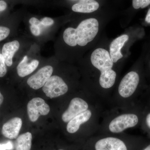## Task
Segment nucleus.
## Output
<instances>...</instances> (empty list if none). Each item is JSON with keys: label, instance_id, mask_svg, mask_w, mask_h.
I'll use <instances>...</instances> for the list:
<instances>
[{"label": "nucleus", "instance_id": "obj_1", "mask_svg": "<svg viewBox=\"0 0 150 150\" xmlns=\"http://www.w3.org/2000/svg\"><path fill=\"white\" fill-rule=\"evenodd\" d=\"M98 29L99 23L96 19H87L81 22L76 29L69 27L65 30L63 38L69 46H85L93 40Z\"/></svg>", "mask_w": 150, "mask_h": 150}, {"label": "nucleus", "instance_id": "obj_2", "mask_svg": "<svg viewBox=\"0 0 150 150\" xmlns=\"http://www.w3.org/2000/svg\"><path fill=\"white\" fill-rule=\"evenodd\" d=\"M92 150H130L128 142L116 137L100 138L93 142Z\"/></svg>", "mask_w": 150, "mask_h": 150}, {"label": "nucleus", "instance_id": "obj_3", "mask_svg": "<svg viewBox=\"0 0 150 150\" xmlns=\"http://www.w3.org/2000/svg\"><path fill=\"white\" fill-rule=\"evenodd\" d=\"M43 91L48 97L55 98L67 93L68 87L62 78L54 76L46 82L43 86Z\"/></svg>", "mask_w": 150, "mask_h": 150}, {"label": "nucleus", "instance_id": "obj_4", "mask_svg": "<svg viewBox=\"0 0 150 150\" xmlns=\"http://www.w3.org/2000/svg\"><path fill=\"white\" fill-rule=\"evenodd\" d=\"M138 116L134 114L126 113L119 115L113 119L109 125V131L114 134H119L138 124Z\"/></svg>", "mask_w": 150, "mask_h": 150}, {"label": "nucleus", "instance_id": "obj_5", "mask_svg": "<svg viewBox=\"0 0 150 150\" xmlns=\"http://www.w3.org/2000/svg\"><path fill=\"white\" fill-rule=\"evenodd\" d=\"M91 61L93 67L103 73L112 69L113 63L108 51L103 48L96 49L91 54Z\"/></svg>", "mask_w": 150, "mask_h": 150}, {"label": "nucleus", "instance_id": "obj_6", "mask_svg": "<svg viewBox=\"0 0 150 150\" xmlns=\"http://www.w3.org/2000/svg\"><path fill=\"white\" fill-rule=\"evenodd\" d=\"M139 82V76L137 72L131 71L125 75L118 87V93L122 97L127 98L135 92Z\"/></svg>", "mask_w": 150, "mask_h": 150}, {"label": "nucleus", "instance_id": "obj_7", "mask_svg": "<svg viewBox=\"0 0 150 150\" xmlns=\"http://www.w3.org/2000/svg\"><path fill=\"white\" fill-rule=\"evenodd\" d=\"M27 112L31 122L37 121L40 115H48L50 108L45 100L40 98H35L29 101L27 105Z\"/></svg>", "mask_w": 150, "mask_h": 150}, {"label": "nucleus", "instance_id": "obj_8", "mask_svg": "<svg viewBox=\"0 0 150 150\" xmlns=\"http://www.w3.org/2000/svg\"><path fill=\"white\" fill-rule=\"evenodd\" d=\"M87 103L80 98H75L71 100L68 109L63 113L62 119L68 123L79 114L88 110Z\"/></svg>", "mask_w": 150, "mask_h": 150}, {"label": "nucleus", "instance_id": "obj_9", "mask_svg": "<svg viewBox=\"0 0 150 150\" xmlns=\"http://www.w3.org/2000/svg\"><path fill=\"white\" fill-rule=\"evenodd\" d=\"M53 67L50 66L42 67L37 72L28 78L27 83L31 88L38 90L44 86L51 76Z\"/></svg>", "mask_w": 150, "mask_h": 150}, {"label": "nucleus", "instance_id": "obj_10", "mask_svg": "<svg viewBox=\"0 0 150 150\" xmlns=\"http://www.w3.org/2000/svg\"><path fill=\"white\" fill-rule=\"evenodd\" d=\"M22 125L21 118L15 117L4 124L2 129V134L4 137L14 139L18 137L19 133Z\"/></svg>", "mask_w": 150, "mask_h": 150}, {"label": "nucleus", "instance_id": "obj_11", "mask_svg": "<svg viewBox=\"0 0 150 150\" xmlns=\"http://www.w3.org/2000/svg\"><path fill=\"white\" fill-rule=\"evenodd\" d=\"M129 39V36L124 34L115 38L110 43L109 54L113 63H116L123 57L121 49Z\"/></svg>", "mask_w": 150, "mask_h": 150}, {"label": "nucleus", "instance_id": "obj_12", "mask_svg": "<svg viewBox=\"0 0 150 150\" xmlns=\"http://www.w3.org/2000/svg\"><path fill=\"white\" fill-rule=\"evenodd\" d=\"M91 115V110H87L75 116L68 122L67 127L68 133L70 134L76 133L79 129L81 125L88 121Z\"/></svg>", "mask_w": 150, "mask_h": 150}, {"label": "nucleus", "instance_id": "obj_13", "mask_svg": "<svg viewBox=\"0 0 150 150\" xmlns=\"http://www.w3.org/2000/svg\"><path fill=\"white\" fill-rule=\"evenodd\" d=\"M19 47V43L16 40L6 43L3 46L1 54L8 67H11L12 65L13 58Z\"/></svg>", "mask_w": 150, "mask_h": 150}, {"label": "nucleus", "instance_id": "obj_14", "mask_svg": "<svg viewBox=\"0 0 150 150\" xmlns=\"http://www.w3.org/2000/svg\"><path fill=\"white\" fill-rule=\"evenodd\" d=\"M99 7V4L95 0H79V2L73 6L72 10L76 12L90 13Z\"/></svg>", "mask_w": 150, "mask_h": 150}, {"label": "nucleus", "instance_id": "obj_15", "mask_svg": "<svg viewBox=\"0 0 150 150\" xmlns=\"http://www.w3.org/2000/svg\"><path fill=\"white\" fill-rule=\"evenodd\" d=\"M28 61L27 56H25L17 67L18 74L21 77H25L30 74L37 69L39 64V62L37 60H33L29 63Z\"/></svg>", "mask_w": 150, "mask_h": 150}, {"label": "nucleus", "instance_id": "obj_16", "mask_svg": "<svg viewBox=\"0 0 150 150\" xmlns=\"http://www.w3.org/2000/svg\"><path fill=\"white\" fill-rule=\"evenodd\" d=\"M116 77V73L112 69L100 73L99 78L100 84L103 88H110L115 83Z\"/></svg>", "mask_w": 150, "mask_h": 150}, {"label": "nucleus", "instance_id": "obj_17", "mask_svg": "<svg viewBox=\"0 0 150 150\" xmlns=\"http://www.w3.org/2000/svg\"><path fill=\"white\" fill-rule=\"evenodd\" d=\"M32 139V134L30 132L20 135L16 139V150H30Z\"/></svg>", "mask_w": 150, "mask_h": 150}, {"label": "nucleus", "instance_id": "obj_18", "mask_svg": "<svg viewBox=\"0 0 150 150\" xmlns=\"http://www.w3.org/2000/svg\"><path fill=\"white\" fill-rule=\"evenodd\" d=\"M150 4V0H133L132 5L136 9L144 8Z\"/></svg>", "mask_w": 150, "mask_h": 150}, {"label": "nucleus", "instance_id": "obj_19", "mask_svg": "<svg viewBox=\"0 0 150 150\" xmlns=\"http://www.w3.org/2000/svg\"><path fill=\"white\" fill-rule=\"evenodd\" d=\"M7 73L4 59L2 54L0 53V77H3Z\"/></svg>", "mask_w": 150, "mask_h": 150}, {"label": "nucleus", "instance_id": "obj_20", "mask_svg": "<svg viewBox=\"0 0 150 150\" xmlns=\"http://www.w3.org/2000/svg\"><path fill=\"white\" fill-rule=\"evenodd\" d=\"M10 30L8 28L0 26V41L5 39L9 35Z\"/></svg>", "mask_w": 150, "mask_h": 150}, {"label": "nucleus", "instance_id": "obj_21", "mask_svg": "<svg viewBox=\"0 0 150 150\" xmlns=\"http://www.w3.org/2000/svg\"><path fill=\"white\" fill-rule=\"evenodd\" d=\"M13 149V144L11 141L0 143V150H12Z\"/></svg>", "mask_w": 150, "mask_h": 150}, {"label": "nucleus", "instance_id": "obj_22", "mask_svg": "<svg viewBox=\"0 0 150 150\" xmlns=\"http://www.w3.org/2000/svg\"><path fill=\"white\" fill-rule=\"evenodd\" d=\"M41 23L44 26H50L54 24V21L49 17H45L41 20Z\"/></svg>", "mask_w": 150, "mask_h": 150}, {"label": "nucleus", "instance_id": "obj_23", "mask_svg": "<svg viewBox=\"0 0 150 150\" xmlns=\"http://www.w3.org/2000/svg\"><path fill=\"white\" fill-rule=\"evenodd\" d=\"M30 31L33 35L38 36L40 34V28L35 25H31L30 26Z\"/></svg>", "mask_w": 150, "mask_h": 150}, {"label": "nucleus", "instance_id": "obj_24", "mask_svg": "<svg viewBox=\"0 0 150 150\" xmlns=\"http://www.w3.org/2000/svg\"><path fill=\"white\" fill-rule=\"evenodd\" d=\"M29 23L31 25H36L40 28L42 25L41 21L34 17H33L29 20Z\"/></svg>", "mask_w": 150, "mask_h": 150}, {"label": "nucleus", "instance_id": "obj_25", "mask_svg": "<svg viewBox=\"0 0 150 150\" xmlns=\"http://www.w3.org/2000/svg\"><path fill=\"white\" fill-rule=\"evenodd\" d=\"M7 8L6 3L4 1H0V11L5 10Z\"/></svg>", "mask_w": 150, "mask_h": 150}, {"label": "nucleus", "instance_id": "obj_26", "mask_svg": "<svg viewBox=\"0 0 150 150\" xmlns=\"http://www.w3.org/2000/svg\"><path fill=\"white\" fill-rule=\"evenodd\" d=\"M145 21L148 23H150V8L148 11L147 13L145 18Z\"/></svg>", "mask_w": 150, "mask_h": 150}, {"label": "nucleus", "instance_id": "obj_27", "mask_svg": "<svg viewBox=\"0 0 150 150\" xmlns=\"http://www.w3.org/2000/svg\"><path fill=\"white\" fill-rule=\"evenodd\" d=\"M146 122L148 127L150 129V113H149L147 116L146 118Z\"/></svg>", "mask_w": 150, "mask_h": 150}, {"label": "nucleus", "instance_id": "obj_28", "mask_svg": "<svg viewBox=\"0 0 150 150\" xmlns=\"http://www.w3.org/2000/svg\"><path fill=\"white\" fill-rule=\"evenodd\" d=\"M4 98L3 95L1 93L0 91V106L2 104L3 101H4Z\"/></svg>", "mask_w": 150, "mask_h": 150}, {"label": "nucleus", "instance_id": "obj_29", "mask_svg": "<svg viewBox=\"0 0 150 150\" xmlns=\"http://www.w3.org/2000/svg\"><path fill=\"white\" fill-rule=\"evenodd\" d=\"M143 150H150V144L148 146L146 147L145 148V149Z\"/></svg>", "mask_w": 150, "mask_h": 150}, {"label": "nucleus", "instance_id": "obj_30", "mask_svg": "<svg viewBox=\"0 0 150 150\" xmlns=\"http://www.w3.org/2000/svg\"></svg>", "mask_w": 150, "mask_h": 150}]
</instances>
